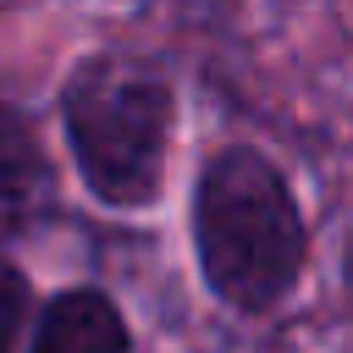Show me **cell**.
<instances>
[{"label":"cell","instance_id":"cell-1","mask_svg":"<svg viewBox=\"0 0 353 353\" xmlns=\"http://www.w3.org/2000/svg\"><path fill=\"white\" fill-rule=\"evenodd\" d=\"M188 243L204 292L237 320H270L303 287L314 232L287 165L248 138L215 143L188 188Z\"/></svg>","mask_w":353,"mask_h":353},{"label":"cell","instance_id":"cell-2","mask_svg":"<svg viewBox=\"0 0 353 353\" xmlns=\"http://www.w3.org/2000/svg\"><path fill=\"white\" fill-rule=\"evenodd\" d=\"M55 116L66 160L94 204L116 215H143L165 199L182 99L154 55L132 44L83 50L55 88Z\"/></svg>","mask_w":353,"mask_h":353},{"label":"cell","instance_id":"cell-3","mask_svg":"<svg viewBox=\"0 0 353 353\" xmlns=\"http://www.w3.org/2000/svg\"><path fill=\"white\" fill-rule=\"evenodd\" d=\"M55 210V160L33 116L0 94V248H17Z\"/></svg>","mask_w":353,"mask_h":353},{"label":"cell","instance_id":"cell-4","mask_svg":"<svg viewBox=\"0 0 353 353\" xmlns=\"http://www.w3.org/2000/svg\"><path fill=\"white\" fill-rule=\"evenodd\" d=\"M28 353H132V320L116 292L72 281L39 298Z\"/></svg>","mask_w":353,"mask_h":353},{"label":"cell","instance_id":"cell-5","mask_svg":"<svg viewBox=\"0 0 353 353\" xmlns=\"http://www.w3.org/2000/svg\"><path fill=\"white\" fill-rule=\"evenodd\" d=\"M33 314H39V287L11 259V248H0V353H28Z\"/></svg>","mask_w":353,"mask_h":353},{"label":"cell","instance_id":"cell-6","mask_svg":"<svg viewBox=\"0 0 353 353\" xmlns=\"http://www.w3.org/2000/svg\"><path fill=\"white\" fill-rule=\"evenodd\" d=\"M336 292H342V314L353 320V232L342 237V259H336Z\"/></svg>","mask_w":353,"mask_h":353}]
</instances>
